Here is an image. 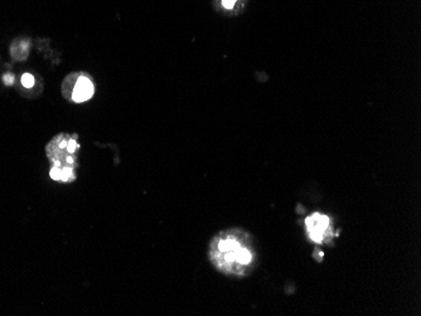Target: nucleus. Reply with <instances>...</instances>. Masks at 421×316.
Returning a JSON list of instances; mask_svg holds the SVG:
<instances>
[{
  "mask_svg": "<svg viewBox=\"0 0 421 316\" xmlns=\"http://www.w3.org/2000/svg\"><path fill=\"white\" fill-rule=\"evenodd\" d=\"M80 150L77 134L61 133L55 135L46 146V155L52 164L51 179L63 184L73 183L77 179Z\"/></svg>",
  "mask_w": 421,
  "mask_h": 316,
  "instance_id": "2",
  "label": "nucleus"
},
{
  "mask_svg": "<svg viewBox=\"0 0 421 316\" xmlns=\"http://www.w3.org/2000/svg\"><path fill=\"white\" fill-rule=\"evenodd\" d=\"M10 56L11 58L15 61H24L29 56L31 52V39L28 38H17L11 42L10 48Z\"/></svg>",
  "mask_w": 421,
  "mask_h": 316,
  "instance_id": "5",
  "label": "nucleus"
},
{
  "mask_svg": "<svg viewBox=\"0 0 421 316\" xmlns=\"http://www.w3.org/2000/svg\"><path fill=\"white\" fill-rule=\"evenodd\" d=\"M62 96L68 102L83 103L91 100L95 94V82L91 75L77 71L67 75L61 86Z\"/></svg>",
  "mask_w": 421,
  "mask_h": 316,
  "instance_id": "3",
  "label": "nucleus"
},
{
  "mask_svg": "<svg viewBox=\"0 0 421 316\" xmlns=\"http://www.w3.org/2000/svg\"><path fill=\"white\" fill-rule=\"evenodd\" d=\"M4 84H5L6 86H9V85H13L14 84V76L13 75L4 76Z\"/></svg>",
  "mask_w": 421,
  "mask_h": 316,
  "instance_id": "8",
  "label": "nucleus"
},
{
  "mask_svg": "<svg viewBox=\"0 0 421 316\" xmlns=\"http://www.w3.org/2000/svg\"><path fill=\"white\" fill-rule=\"evenodd\" d=\"M236 1H237V0H221V4L226 10H231V9L235 6Z\"/></svg>",
  "mask_w": 421,
  "mask_h": 316,
  "instance_id": "7",
  "label": "nucleus"
},
{
  "mask_svg": "<svg viewBox=\"0 0 421 316\" xmlns=\"http://www.w3.org/2000/svg\"><path fill=\"white\" fill-rule=\"evenodd\" d=\"M20 84H22V86L27 90L33 89L34 85H36V77L29 72L23 73L22 78H20Z\"/></svg>",
  "mask_w": 421,
  "mask_h": 316,
  "instance_id": "6",
  "label": "nucleus"
},
{
  "mask_svg": "<svg viewBox=\"0 0 421 316\" xmlns=\"http://www.w3.org/2000/svg\"><path fill=\"white\" fill-rule=\"evenodd\" d=\"M212 266L227 276H244L251 269L254 251L246 232L226 229L217 233L208 247Z\"/></svg>",
  "mask_w": 421,
  "mask_h": 316,
  "instance_id": "1",
  "label": "nucleus"
},
{
  "mask_svg": "<svg viewBox=\"0 0 421 316\" xmlns=\"http://www.w3.org/2000/svg\"><path fill=\"white\" fill-rule=\"evenodd\" d=\"M305 229L312 241L321 243L329 234L330 218L325 214L316 212L305 218Z\"/></svg>",
  "mask_w": 421,
  "mask_h": 316,
  "instance_id": "4",
  "label": "nucleus"
}]
</instances>
